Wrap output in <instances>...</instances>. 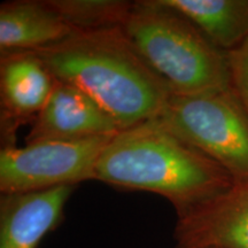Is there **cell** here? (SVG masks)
I'll use <instances>...</instances> for the list:
<instances>
[{"instance_id":"cell-6","label":"cell","mask_w":248,"mask_h":248,"mask_svg":"<svg viewBox=\"0 0 248 248\" xmlns=\"http://www.w3.org/2000/svg\"><path fill=\"white\" fill-rule=\"evenodd\" d=\"M57 78L35 51L1 53L0 120L2 147L15 145L18 126L32 122L51 97Z\"/></svg>"},{"instance_id":"cell-5","label":"cell","mask_w":248,"mask_h":248,"mask_svg":"<svg viewBox=\"0 0 248 248\" xmlns=\"http://www.w3.org/2000/svg\"><path fill=\"white\" fill-rule=\"evenodd\" d=\"M114 136L79 140H38L0 152L1 194L49 190L95 179V167Z\"/></svg>"},{"instance_id":"cell-12","label":"cell","mask_w":248,"mask_h":248,"mask_svg":"<svg viewBox=\"0 0 248 248\" xmlns=\"http://www.w3.org/2000/svg\"><path fill=\"white\" fill-rule=\"evenodd\" d=\"M76 32L122 27L133 7L123 0H49Z\"/></svg>"},{"instance_id":"cell-4","label":"cell","mask_w":248,"mask_h":248,"mask_svg":"<svg viewBox=\"0 0 248 248\" xmlns=\"http://www.w3.org/2000/svg\"><path fill=\"white\" fill-rule=\"evenodd\" d=\"M153 120L218 163L234 182L248 181V114L231 86L170 94Z\"/></svg>"},{"instance_id":"cell-9","label":"cell","mask_w":248,"mask_h":248,"mask_svg":"<svg viewBox=\"0 0 248 248\" xmlns=\"http://www.w3.org/2000/svg\"><path fill=\"white\" fill-rule=\"evenodd\" d=\"M76 186L27 193L1 194L0 248H37L63 218L64 206Z\"/></svg>"},{"instance_id":"cell-8","label":"cell","mask_w":248,"mask_h":248,"mask_svg":"<svg viewBox=\"0 0 248 248\" xmlns=\"http://www.w3.org/2000/svg\"><path fill=\"white\" fill-rule=\"evenodd\" d=\"M26 144L38 140H79L115 136L122 130L82 90L57 79L51 97L31 122Z\"/></svg>"},{"instance_id":"cell-3","label":"cell","mask_w":248,"mask_h":248,"mask_svg":"<svg viewBox=\"0 0 248 248\" xmlns=\"http://www.w3.org/2000/svg\"><path fill=\"white\" fill-rule=\"evenodd\" d=\"M122 28L171 94L194 95L231 86L228 53L162 0L133 1Z\"/></svg>"},{"instance_id":"cell-11","label":"cell","mask_w":248,"mask_h":248,"mask_svg":"<svg viewBox=\"0 0 248 248\" xmlns=\"http://www.w3.org/2000/svg\"><path fill=\"white\" fill-rule=\"evenodd\" d=\"M187 17L222 51H233L248 39V0H162Z\"/></svg>"},{"instance_id":"cell-7","label":"cell","mask_w":248,"mask_h":248,"mask_svg":"<svg viewBox=\"0 0 248 248\" xmlns=\"http://www.w3.org/2000/svg\"><path fill=\"white\" fill-rule=\"evenodd\" d=\"M176 248H248V181L178 217Z\"/></svg>"},{"instance_id":"cell-13","label":"cell","mask_w":248,"mask_h":248,"mask_svg":"<svg viewBox=\"0 0 248 248\" xmlns=\"http://www.w3.org/2000/svg\"><path fill=\"white\" fill-rule=\"evenodd\" d=\"M230 85L248 114V39L228 52Z\"/></svg>"},{"instance_id":"cell-1","label":"cell","mask_w":248,"mask_h":248,"mask_svg":"<svg viewBox=\"0 0 248 248\" xmlns=\"http://www.w3.org/2000/svg\"><path fill=\"white\" fill-rule=\"evenodd\" d=\"M35 52L55 78L86 93L121 130L155 119L171 94L122 27L75 32Z\"/></svg>"},{"instance_id":"cell-10","label":"cell","mask_w":248,"mask_h":248,"mask_svg":"<svg viewBox=\"0 0 248 248\" xmlns=\"http://www.w3.org/2000/svg\"><path fill=\"white\" fill-rule=\"evenodd\" d=\"M75 32L49 0H12L0 6L1 53L37 51Z\"/></svg>"},{"instance_id":"cell-2","label":"cell","mask_w":248,"mask_h":248,"mask_svg":"<svg viewBox=\"0 0 248 248\" xmlns=\"http://www.w3.org/2000/svg\"><path fill=\"white\" fill-rule=\"evenodd\" d=\"M95 181L166 198L181 217L233 184L224 168L155 120L122 130L102 151Z\"/></svg>"}]
</instances>
